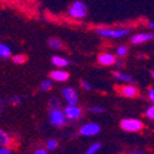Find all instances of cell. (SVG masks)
Wrapping results in <instances>:
<instances>
[{
  "label": "cell",
  "mask_w": 154,
  "mask_h": 154,
  "mask_svg": "<svg viewBox=\"0 0 154 154\" xmlns=\"http://www.w3.org/2000/svg\"><path fill=\"white\" fill-rule=\"evenodd\" d=\"M99 132H100V126L93 122L86 124L80 128V133L82 136H94V134H97Z\"/></svg>",
  "instance_id": "52a82bcc"
},
{
  "label": "cell",
  "mask_w": 154,
  "mask_h": 154,
  "mask_svg": "<svg viewBox=\"0 0 154 154\" xmlns=\"http://www.w3.org/2000/svg\"><path fill=\"white\" fill-rule=\"evenodd\" d=\"M88 110L91 112H103L104 111V109L100 106H91V108H88Z\"/></svg>",
  "instance_id": "cb8c5ba5"
},
{
  "label": "cell",
  "mask_w": 154,
  "mask_h": 154,
  "mask_svg": "<svg viewBox=\"0 0 154 154\" xmlns=\"http://www.w3.org/2000/svg\"><path fill=\"white\" fill-rule=\"evenodd\" d=\"M120 127L126 132H140L143 130L144 124L137 119H124L120 122Z\"/></svg>",
  "instance_id": "277c9868"
},
{
  "label": "cell",
  "mask_w": 154,
  "mask_h": 154,
  "mask_svg": "<svg viewBox=\"0 0 154 154\" xmlns=\"http://www.w3.org/2000/svg\"><path fill=\"white\" fill-rule=\"evenodd\" d=\"M64 112H65V115L67 116V119H70V120H77V119L81 118L82 109L80 106H76V105H69V106L65 108Z\"/></svg>",
  "instance_id": "ba28073f"
},
{
  "label": "cell",
  "mask_w": 154,
  "mask_h": 154,
  "mask_svg": "<svg viewBox=\"0 0 154 154\" xmlns=\"http://www.w3.org/2000/svg\"><path fill=\"white\" fill-rule=\"evenodd\" d=\"M12 144V138L9 136V134L5 132V131H2L0 130V146H5V147H9Z\"/></svg>",
  "instance_id": "4fadbf2b"
},
{
  "label": "cell",
  "mask_w": 154,
  "mask_h": 154,
  "mask_svg": "<svg viewBox=\"0 0 154 154\" xmlns=\"http://www.w3.org/2000/svg\"><path fill=\"white\" fill-rule=\"evenodd\" d=\"M0 154H12V152L8 147L2 146V148H0Z\"/></svg>",
  "instance_id": "d4e9b609"
},
{
  "label": "cell",
  "mask_w": 154,
  "mask_h": 154,
  "mask_svg": "<svg viewBox=\"0 0 154 154\" xmlns=\"http://www.w3.org/2000/svg\"><path fill=\"white\" fill-rule=\"evenodd\" d=\"M97 61L103 66H111V65H114L115 63H116V57H115V55H112L110 53H102V54L98 55Z\"/></svg>",
  "instance_id": "9c48e42d"
},
{
  "label": "cell",
  "mask_w": 154,
  "mask_h": 154,
  "mask_svg": "<svg viewBox=\"0 0 154 154\" xmlns=\"http://www.w3.org/2000/svg\"><path fill=\"white\" fill-rule=\"evenodd\" d=\"M51 63H53V65L59 66V67H64V66L69 65V61L66 59H64V57H61V56H57V55L51 57Z\"/></svg>",
  "instance_id": "5bb4252c"
},
{
  "label": "cell",
  "mask_w": 154,
  "mask_h": 154,
  "mask_svg": "<svg viewBox=\"0 0 154 154\" xmlns=\"http://www.w3.org/2000/svg\"><path fill=\"white\" fill-rule=\"evenodd\" d=\"M148 98H149V100L154 104V88H150V89H149V92H148Z\"/></svg>",
  "instance_id": "484cf974"
},
{
  "label": "cell",
  "mask_w": 154,
  "mask_h": 154,
  "mask_svg": "<svg viewBox=\"0 0 154 154\" xmlns=\"http://www.w3.org/2000/svg\"><path fill=\"white\" fill-rule=\"evenodd\" d=\"M97 34L103 38H110V39H121V38L128 35L131 33L130 28L119 27V28H109V27H99L97 28Z\"/></svg>",
  "instance_id": "6da1fadb"
},
{
  "label": "cell",
  "mask_w": 154,
  "mask_h": 154,
  "mask_svg": "<svg viewBox=\"0 0 154 154\" xmlns=\"http://www.w3.org/2000/svg\"><path fill=\"white\" fill-rule=\"evenodd\" d=\"M112 76L116 77V79L120 80V81H124V82H127V83H131V85L136 83V80H134L132 76L126 75V73H122V72H119V71H114L112 72Z\"/></svg>",
  "instance_id": "7c38bea8"
},
{
  "label": "cell",
  "mask_w": 154,
  "mask_h": 154,
  "mask_svg": "<svg viewBox=\"0 0 154 154\" xmlns=\"http://www.w3.org/2000/svg\"><path fill=\"white\" fill-rule=\"evenodd\" d=\"M115 91H116L120 95L125 98H137L140 95V89L137 87L132 86L131 83L128 85H115Z\"/></svg>",
  "instance_id": "3957f363"
},
{
  "label": "cell",
  "mask_w": 154,
  "mask_h": 154,
  "mask_svg": "<svg viewBox=\"0 0 154 154\" xmlns=\"http://www.w3.org/2000/svg\"><path fill=\"white\" fill-rule=\"evenodd\" d=\"M47 148L50 150H55L57 148V141L56 140H49L47 142Z\"/></svg>",
  "instance_id": "7402d4cb"
},
{
  "label": "cell",
  "mask_w": 154,
  "mask_h": 154,
  "mask_svg": "<svg viewBox=\"0 0 154 154\" xmlns=\"http://www.w3.org/2000/svg\"><path fill=\"white\" fill-rule=\"evenodd\" d=\"M115 65H116V66H122V61L121 60H116V63H115Z\"/></svg>",
  "instance_id": "1f68e13d"
},
{
  "label": "cell",
  "mask_w": 154,
  "mask_h": 154,
  "mask_svg": "<svg viewBox=\"0 0 154 154\" xmlns=\"http://www.w3.org/2000/svg\"><path fill=\"white\" fill-rule=\"evenodd\" d=\"M153 39H154V33H152V32H143V33L133 34L131 37V43L136 44V45H140V44H143V43L153 41Z\"/></svg>",
  "instance_id": "8992f818"
},
{
  "label": "cell",
  "mask_w": 154,
  "mask_h": 154,
  "mask_svg": "<svg viewBox=\"0 0 154 154\" xmlns=\"http://www.w3.org/2000/svg\"><path fill=\"white\" fill-rule=\"evenodd\" d=\"M100 147H102V144L97 142V143L92 144V146H91V147H89V148H88L83 154H95V153H97V152L100 149Z\"/></svg>",
  "instance_id": "e0dca14e"
},
{
  "label": "cell",
  "mask_w": 154,
  "mask_h": 154,
  "mask_svg": "<svg viewBox=\"0 0 154 154\" xmlns=\"http://www.w3.org/2000/svg\"><path fill=\"white\" fill-rule=\"evenodd\" d=\"M146 116L150 120H154V105L149 106L147 110H146Z\"/></svg>",
  "instance_id": "603a6c76"
},
{
  "label": "cell",
  "mask_w": 154,
  "mask_h": 154,
  "mask_svg": "<svg viewBox=\"0 0 154 154\" xmlns=\"http://www.w3.org/2000/svg\"><path fill=\"white\" fill-rule=\"evenodd\" d=\"M12 61L15 64H25L27 61V56L26 55H22V54H17L12 57Z\"/></svg>",
  "instance_id": "ac0fdd59"
},
{
  "label": "cell",
  "mask_w": 154,
  "mask_h": 154,
  "mask_svg": "<svg viewBox=\"0 0 154 154\" xmlns=\"http://www.w3.org/2000/svg\"><path fill=\"white\" fill-rule=\"evenodd\" d=\"M50 79L57 82H65L69 80V73L64 70H54L50 72Z\"/></svg>",
  "instance_id": "8fae6325"
},
{
  "label": "cell",
  "mask_w": 154,
  "mask_h": 154,
  "mask_svg": "<svg viewBox=\"0 0 154 154\" xmlns=\"http://www.w3.org/2000/svg\"><path fill=\"white\" fill-rule=\"evenodd\" d=\"M11 55V50L6 44H0V57L3 59H8Z\"/></svg>",
  "instance_id": "9a60e30c"
},
{
  "label": "cell",
  "mask_w": 154,
  "mask_h": 154,
  "mask_svg": "<svg viewBox=\"0 0 154 154\" xmlns=\"http://www.w3.org/2000/svg\"><path fill=\"white\" fill-rule=\"evenodd\" d=\"M150 75H152V77H154V70H153V71L150 72Z\"/></svg>",
  "instance_id": "d6a6232c"
},
{
  "label": "cell",
  "mask_w": 154,
  "mask_h": 154,
  "mask_svg": "<svg viewBox=\"0 0 154 154\" xmlns=\"http://www.w3.org/2000/svg\"><path fill=\"white\" fill-rule=\"evenodd\" d=\"M130 154H146V153L142 152V150H137V149H136V150H132Z\"/></svg>",
  "instance_id": "f546056e"
},
{
  "label": "cell",
  "mask_w": 154,
  "mask_h": 154,
  "mask_svg": "<svg viewBox=\"0 0 154 154\" xmlns=\"http://www.w3.org/2000/svg\"><path fill=\"white\" fill-rule=\"evenodd\" d=\"M48 45L53 49H60L63 48V42L57 38H50V39H48Z\"/></svg>",
  "instance_id": "2e32d148"
},
{
  "label": "cell",
  "mask_w": 154,
  "mask_h": 154,
  "mask_svg": "<svg viewBox=\"0 0 154 154\" xmlns=\"http://www.w3.org/2000/svg\"><path fill=\"white\" fill-rule=\"evenodd\" d=\"M148 28L154 29V21H149V22H148Z\"/></svg>",
  "instance_id": "4dcf8cb0"
},
{
  "label": "cell",
  "mask_w": 154,
  "mask_h": 154,
  "mask_svg": "<svg viewBox=\"0 0 154 154\" xmlns=\"http://www.w3.org/2000/svg\"><path fill=\"white\" fill-rule=\"evenodd\" d=\"M61 108V104H60V100L57 98H51L50 102H49V110H53V109H59Z\"/></svg>",
  "instance_id": "d6986e66"
},
{
  "label": "cell",
  "mask_w": 154,
  "mask_h": 154,
  "mask_svg": "<svg viewBox=\"0 0 154 154\" xmlns=\"http://www.w3.org/2000/svg\"><path fill=\"white\" fill-rule=\"evenodd\" d=\"M10 102L14 104V105H16V104H18V103H20L21 102V98H18L17 97V95H14V97L10 99Z\"/></svg>",
  "instance_id": "4316f807"
},
{
  "label": "cell",
  "mask_w": 154,
  "mask_h": 154,
  "mask_svg": "<svg viewBox=\"0 0 154 154\" xmlns=\"http://www.w3.org/2000/svg\"><path fill=\"white\" fill-rule=\"evenodd\" d=\"M34 154H49V153L47 150H44V149H38V150L34 152Z\"/></svg>",
  "instance_id": "f1b7e54d"
},
{
  "label": "cell",
  "mask_w": 154,
  "mask_h": 154,
  "mask_svg": "<svg viewBox=\"0 0 154 154\" xmlns=\"http://www.w3.org/2000/svg\"><path fill=\"white\" fill-rule=\"evenodd\" d=\"M63 95L65 100L69 103V105H76L77 102H79V97H77V93L75 89L72 88H64L63 89Z\"/></svg>",
  "instance_id": "30bf717a"
},
{
  "label": "cell",
  "mask_w": 154,
  "mask_h": 154,
  "mask_svg": "<svg viewBox=\"0 0 154 154\" xmlns=\"http://www.w3.org/2000/svg\"><path fill=\"white\" fill-rule=\"evenodd\" d=\"M49 121L54 126H64L67 122V116L64 111H61V108L49 110Z\"/></svg>",
  "instance_id": "5b68a950"
},
{
  "label": "cell",
  "mask_w": 154,
  "mask_h": 154,
  "mask_svg": "<svg viewBox=\"0 0 154 154\" xmlns=\"http://www.w3.org/2000/svg\"><path fill=\"white\" fill-rule=\"evenodd\" d=\"M81 85H82V87H83L85 89H87V91L92 89V86H91L88 82H86V81H81Z\"/></svg>",
  "instance_id": "83f0119b"
},
{
  "label": "cell",
  "mask_w": 154,
  "mask_h": 154,
  "mask_svg": "<svg viewBox=\"0 0 154 154\" xmlns=\"http://www.w3.org/2000/svg\"><path fill=\"white\" fill-rule=\"evenodd\" d=\"M51 87H53V82H51V80H44V81L41 83V89L44 91V92L50 91Z\"/></svg>",
  "instance_id": "ffe728a7"
},
{
  "label": "cell",
  "mask_w": 154,
  "mask_h": 154,
  "mask_svg": "<svg viewBox=\"0 0 154 154\" xmlns=\"http://www.w3.org/2000/svg\"><path fill=\"white\" fill-rule=\"evenodd\" d=\"M88 14V10H87V5L83 3V2H73L69 9V15L70 17L75 18V20H82L85 18Z\"/></svg>",
  "instance_id": "7a4b0ae2"
},
{
  "label": "cell",
  "mask_w": 154,
  "mask_h": 154,
  "mask_svg": "<svg viewBox=\"0 0 154 154\" xmlns=\"http://www.w3.org/2000/svg\"><path fill=\"white\" fill-rule=\"evenodd\" d=\"M127 53H128V49H127L126 45H120V47L116 49V55H118V56H125Z\"/></svg>",
  "instance_id": "44dd1931"
}]
</instances>
